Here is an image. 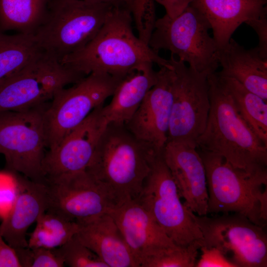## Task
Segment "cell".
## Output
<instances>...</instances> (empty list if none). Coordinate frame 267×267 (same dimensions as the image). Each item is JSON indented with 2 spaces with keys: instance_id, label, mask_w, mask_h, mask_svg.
Segmentation results:
<instances>
[{
  "instance_id": "cell-10",
  "label": "cell",
  "mask_w": 267,
  "mask_h": 267,
  "mask_svg": "<svg viewBox=\"0 0 267 267\" xmlns=\"http://www.w3.org/2000/svg\"><path fill=\"white\" fill-rule=\"evenodd\" d=\"M192 216L203 237V246L214 247L237 267H267V236L264 227L239 214L210 217Z\"/></svg>"
},
{
  "instance_id": "cell-34",
  "label": "cell",
  "mask_w": 267,
  "mask_h": 267,
  "mask_svg": "<svg viewBox=\"0 0 267 267\" xmlns=\"http://www.w3.org/2000/svg\"><path fill=\"white\" fill-rule=\"evenodd\" d=\"M0 267H21L15 250L0 234Z\"/></svg>"
},
{
  "instance_id": "cell-32",
  "label": "cell",
  "mask_w": 267,
  "mask_h": 267,
  "mask_svg": "<svg viewBox=\"0 0 267 267\" xmlns=\"http://www.w3.org/2000/svg\"><path fill=\"white\" fill-rule=\"evenodd\" d=\"M200 258L196 267H237L219 249L214 247L201 246Z\"/></svg>"
},
{
  "instance_id": "cell-31",
  "label": "cell",
  "mask_w": 267,
  "mask_h": 267,
  "mask_svg": "<svg viewBox=\"0 0 267 267\" xmlns=\"http://www.w3.org/2000/svg\"><path fill=\"white\" fill-rule=\"evenodd\" d=\"M20 191L19 174L0 173V218L3 220L12 210Z\"/></svg>"
},
{
  "instance_id": "cell-23",
  "label": "cell",
  "mask_w": 267,
  "mask_h": 267,
  "mask_svg": "<svg viewBox=\"0 0 267 267\" xmlns=\"http://www.w3.org/2000/svg\"><path fill=\"white\" fill-rule=\"evenodd\" d=\"M49 0H0V31L34 34L44 22Z\"/></svg>"
},
{
  "instance_id": "cell-17",
  "label": "cell",
  "mask_w": 267,
  "mask_h": 267,
  "mask_svg": "<svg viewBox=\"0 0 267 267\" xmlns=\"http://www.w3.org/2000/svg\"><path fill=\"white\" fill-rule=\"evenodd\" d=\"M37 60L0 80V112L19 111L44 104L60 90Z\"/></svg>"
},
{
  "instance_id": "cell-1",
  "label": "cell",
  "mask_w": 267,
  "mask_h": 267,
  "mask_svg": "<svg viewBox=\"0 0 267 267\" xmlns=\"http://www.w3.org/2000/svg\"><path fill=\"white\" fill-rule=\"evenodd\" d=\"M208 81L211 106L197 149L220 155L249 175L267 178V144L239 114L217 72Z\"/></svg>"
},
{
  "instance_id": "cell-27",
  "label": "cell",
  "mask_w": 267,
  "mask_h": 267,
  "mask_svg": "<svg viewBox=\"0 0 267 267\" xmlns=\"http://www.w3.org/2000/svg\"><path fill=\"white\" fill-rule=\"evenodd\" d=\"M201 247L198 243L185 247L177 246L144 258L140 267H195L198 251Z\"/></svg>"
},
{
  "instance_id": "cell-7",
  "label": "cell",
  "mask_w": 267,
  "mask_h": 267,
  "mask_svg": "<svg viewBox=\"0 0 267 267\" xmlns=\"http://www.w3.org/2000/svg\"><path fill=\"white\" fill-rule=\"evenodd\" d=\"M49 102L19 111L0 112V154L9 171L44 182L47 148L44 114Z\"/></svg>"
},
{
  "instance_id": "cell-24",
  "label": "cell",
  "mask_w": 267,
  "mask_h": 267,
  "mask_svg": "<svg viewBox=\"0 0 267 267\" xmlns=\"http://www.w3.org/2000/svg\"><path fill=\"white\" fill-rule=\"evenodd\" d=\"M217 74L239 114L256 134L267 144V101L236 80Z\"/></svg>"
},
{
  "instance_id": "cell-19",
  "label": "cell",
  "mask_w": 267,
  "mask_h": 267,
  "mask_svg": "<svg viewBox=\"0 0 267 267\" xmlns=\"http://www.w3.org/2000/svg\"><path fill=\"white\" fill-rule=\"evenodd\" d=\"M267 0H193L190 3L207 19L219 49L226 46L242 23L267 10Z\"/></svg>"
},
{
  "instance_id": "cell-30",
  "label": "cell",
  "mask_w": 267,
  "mask_h": 267,
  "mask_svg": "<svg viewBox=\"0 0 267 267\" xmlns=\"http://www.w3.org/2000/svg\"><path fill=\"white\" fill-rule=\"evenodd\" d=\"M21 267H63L65 264L56 248L28 247L15 249Z\"/></svg>"
},
{
  "instance_id": "cell-12",
  "label": "cell",
  "mask_w": 267,
  "mask_h": 267,
  "mask_svg": "<svg viewBox=\"0 0 267 267\" xmlns=\"http://www.w3.org/2000/svg\"><path fill=\"white\" fill-rule=\"evenodd\" d=\"M49 211L83 224L108 214L119 201L104 182L87 171L46 180Z\"/></svg>"
},
{
  "instance_id": "cell-3",
  "label": "cell",
  "mask_w": 267,
  "mask_h": 267,
  "mask_svg": "<svg viewBox=\"0 0 267 267\" xmlns=\"http://www.w3.org/2000/svg\"><path fill=\"white\" fill-rule=\"evenodd\" d=\"M156 153L125 124L109 123L86 170L107 184L119 203L139 195Z\"/></svg>"
},
{
  "instance_id": "cell-26",
  "label": "cell",
  "mask_w": 267,
  "mask_h": 267,
  "mask_svg": "<svg viewBox=\"0 0 267 267\" xmlns=\"http://www.w3.org/2000/svg\"><path fill=\"white\" fill-rule=\"evenodd\" d=\"M34 230L30 234L28 247L58 248L79 231L80 223L57 214L46 211L37 220Z\"/></svg>"
},
{
  "instance_id": "cell-36",
  "label": "cell",
  "mask_w": 267,
  "mask_h": 267,
  "mask_svg": "<svg viewBox=\"0 0 267 267\" xmlns=\"http://www.w3.org/2000/svg\"><path fill=\"white\" fill-rule=\"evenodd\" d=\"M88 1L106 3L114 7L125 8L129 10L132 0H82Z\"/></svg>"
},
{
  "instance_id": "cell-22",
  "label": "cell",
  "mask_w": 267,
  "mask_h": 267,
  "mask_svg": "<svg viewBox=\"0 0 267 267\" xmlns=\"http://www.w3.org/2000/svg\"><path fill=\"white\" fill-rule=\"evenodd\" d=\"M152 63L145 64L124 78L111 102L102 106L101 113L106 122L126 124L132 118L149 89L156 84L157 72Z\"/></svg>"
},
{
  "instance_id": "cell-11",
  "label": "cell",
  "mask_w": 267,
  "mask_h": 267,
  "mask_svg": "<svg viewBox=\"0 0 267 267\" xmlns=\"http://www.w3.org/2000/svg\"><path fill=\"white\" fill-rule=\"evenodd\" d=\"M169 61L174 79L167 142H184L197 147L211 106L208 76L194 71L172 54Z\"/></svg>"
},
{
  "instance_id": "cell-14",
  "label": "cell",
  "mask_w": 267,
  "mask_h": 267,
  "mask_svg": "<svg viewBox=\"0 0 267 267\" xmlns=\"http://www.w3.org/2000/svg\"><path fill=\"white\" fill-rule=\"evenodd\" d=\"M157 72L156 84L125 125L137 138L147 143L156 153H161L168 141L174 71L173 68L162 66Z\"/></svg>"
},
{
  "instance_id": "cell-15",
  "label": "cell",
  "mask_w": 267,
  "mask_h": 267,
  "mask_svg": "<svg viewBox=\"0 0 267 267\" xmlns=\"http://www.w3.org/2000/svg\"><path fill=\"white\" fill-rule=\"evenodd\" d=\"M162 155L184 205L198 216L207 215L206 171L197 148L184 142L168 141Z\"/></svg>"
},
{
  "instance_id": "cell-13",
  "label": "cell",
  "mask_w": 267,
  "mask_h": 267,
  "mask_svg": "<svg viewBox=\"0 0 267 267\" xmlns=\"http://www.w3.org/2000/svg\"><path fill=\"white\" fill-rule=\"evenodd\" d=\"M95 108L54 148L46 152L43 162L45 180L86 171L107 123Z\"/></svg>"
},
{
  "instance_id": "cell-25",
  "label": "cell",
  "mask_w": 267,
  "mask_h": 267,
  "mask_svg": "<svg viewBox=\"0 0 267 267\" xmlns=\"http://www.w3.org/2000/svg\"><path fill=\"white\" fill-rule=\"evenodd\" d=\"M42 52L34 34L0 31V80L35 62Z\"/></svg>"
},
{
  "instance_id": "cell-20",
  "label": "cell",
  "mask_w": 267,
  "mask_h": 267,
  "mask_svg": "<svg viewBox=\"0 0 267 267\" xmlns=\"http://www.w3.org/2000/svg\"><path fill=\"white\" fill-rule=\"evenodd\" d=\"M75 236L108 267H139L113 218L105 214L80 224Z\"/></svg>"
},
{
  "instance_id": "cell-35",
  "label": "cell",
  "mask_w": 267,
  "mask_h": 267,
  "mask_svg": "<svg viewBox=\"0 0 267 267\" xmlns=\"http://www.w3.org/2000/svg\"><path fill=\"white\" fill-rule=\"evenodd\" d=\"M165 9L166 14L171 18L179 15L193 0H154Z\"/></svg>"
},
{
  "instance_id": "cell-8",
  "label": "cell",
  "mask_w": 267,
  "mask_h": 267,
  "mask_svg": "<svg viewBox=\"0 0 267 267\" xmlns=\"http://www.w3.org/2000/svg\"><path fill=\"white\" fill-rule=\"evenodd\" d=\"M177 186L162 152L154 157L141 192L135 199L153 218L177 245L204 244L192 213L180 200Z\"/></svg>"
},
{
  "instance_id": "cell-2",
  "label": "cell",
  "mask_w": 267,
  "mask_h": 267,
  "mask_svg": "<svg viewBox=\"0 0 267 267\" xmlns=\"http://www.w3.org/2000/svg\"><path fill=\"white\" fill-rule=\"evenodd\" d=\"M132 21L129 9L113 7L94 38L60 62L85 76L100 73L121 79L148 63L173 69L169 60L134 34Z\"/></svg>"
},
{
  "instance_id": "cell-16",
  "label": "cell",
  "mask_w": 267,
  "mask_h": 267,
  "mask_svg": "<svg viewBox=\"0 0 267 267\" xmlns=\"http://www.w3.org/2000/svg\"><path fill=\"white\" fill-rule=\"evenodd\" d=\"M108 214L115 222L139 267L144 258L178 246L135 200L118 203Z\"/></svg>"
},
{
  "instance_id": "cell-28",
  "label": "cell",
  "mask_w": 267,
  "mask_h": 267,
  "mask_svg": "<svg viewBox=\"0 0 267 267\" xmlns=\"http://www.w3.org/2000/svg\"><path fill=\"white\" fill-rule=\"evenodd\" d=\"M56 250L65 265L70 267H108L92 250L74 236Z\"/></svg>"
},
{
  "instance_id": "cell-5",
  "label": "cell",
  "mask_w": 267,
  "mask_h": 267,
  "mask_svg": "<svg viewBox=\"0 0 267 267\" xmlns=\"http://www.w3.org/2000/svg\"><path fill=\"white\" fill-rule=\"evenodd\" d=\"M113 7L82 0H49L45 18L34 34L36 42L60 62L94 38Z\"/></svg>"
},
{
  "instance_id": "cell-18",
  "label": "cell",
  "mask_w": 267,
  "mask_h": 267,
  "mask_svg": "<svg viewBox=\"0 0 267 267\" xmlns=\"http://www.w3.org/2000/svg\"><path fill=\"white\" fill-rule=\"evenodd\" d=\"M20 191L9 215L0 224V234L13 248L28 247L29 227L48 208L44 182L32 181L19 174Z\"/></svg>"
},
{
  "instance_id": "cell-29",
  "label": "cell",
  "mask_w": 267,
  "mask_h": 267,
  "mask_svg": "<svg viewBox=\"0 0 267 267\" xmlns=\"http://www.w3.org/2000/svg\"><path fill=\"white\" fill-rule=\"evenodd\" d=\"M129 10L138 38L148 45L156 22L154 0H132Z\"/></svg>"
},
{
  "instance_id": "cell-4",
  "label": "cell",
  "mask_w": 267,
  "mask_h": 267,
  "mask_svg": "<svg viewBox=\"0 0 267 267\" xmlns=\"http://www.w3.org/2000/svg\"><path fill=\"white\" fill-rule=\"evenodd\" d=\"M206 175L208 214L233 213L264 227L267 222V178L249 175L222 156L199 149Z\"/></svg>"
},
{
  "instance_id": "cell-33",
  "label": "cell",
  "mask_w": 267,
  "mask_h": 267,
  "mask_svg": "<svg viewBox=\"0 0 267 267\" xmlns=\"http://www.w3.org/2000/svg\"><path fill=\"white\" fill-rule=\"evenodd\" d=\"M256 32L259 38L257 46L262 57L267 59V10L258 17L246 23Z\"/></svg>"
},
{
  "instance_id": "cell-9",
  "label": "cell",
  "mask_w": 267,
  "mask_h": 267,
  "mask_svg": "<svg viewBox=\"0 0 267 267\" xmlns=\"http://www.w3.org/2000/svg\"><path fill=\"white\" fill-rule=\"evenodd\" d=\"M123 79L91 73L69 88L58 91L44 114L47 148H55L96 108L112 96Z\"/></svg>"
},
{
  "instance_id": "cell-6",
  "label": "cell",
  "mask_w": 267,
  "mask_h": 267,
  "mask_svg": "<svg viewBox=\"0 0 267 267\" xmlns=\"http://www.w3.org/2000/svg\"><path fill=\"white\" fill-rule=\"evenodd\" d=\"M211 26L190 4L178 16L166 14L157 19L148 45L154 50H169L194 71L208 76L220 66V49L209 34Z\"/></svg>"
},
{
  "instance_id": "cell-21",
  "label": "cell",
  "mask_w": 267,
  "mask_h": 267,
  "mask_svg": "<svg viewBox=\"0 0 267 267\" xmlns=\"http://www.w3.org/2000/svg\"><path fill=\"white\" fill-rule=\"evenodd\" d=\"M218 72L233 78L247 89L267 101V59L261 55L257 46L246 49L232 38L219 50Z\"/></svg>"
}]
</instances>
